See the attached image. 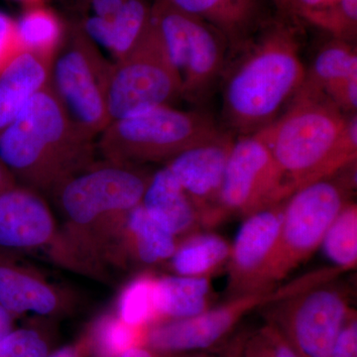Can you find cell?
Wrapping results in <instances>:
<instances>
[{
	"label": "cell",
	"instance_id": "obj_33",
	"mask_svg": "<svg viewBox=\"0 0 357 357\" xmlns=\"http://www.w3.org/2000/svg\"><path fill=\"white\" fill-rule=\"evenodd\" d=\"M22 52L16 34L15 20L0 13V73Z\"/></svg>",
	"mask_w": 357,
	"mask_h": 357
},
{
	"label": "cell",
	"instance_id": "obj_28",
	"mask_svg": "<svg viewBox=\"0 0 357 357\" xmlns=\"http://www.w3.org/2000/svg\"><path fill=\"white\" fill-rule=\"evenodd\" d=\"M148 328L128 325L116 314H107L96 321L89 340L100 357H119L131 347L146 345Z\"/></svg>",
	"mask_w": 357,
	"mask_h": 357
},
{
	"label": "cell",
	"instance_id": "obj_20",
	"mask_svg": "<svg viewBox=\"0 0 357 357\" xmlns=\"http://www.w3.org/2000/svg\"><path fill=\"white\" fill-rule=\"evenodd\" d=\"M51 59L22 52L0 73V134L49 83Z\"/></svg>",
	"mask_w": 357,
	"mask_h": 357
},
{
	"label": "cell",
	"instance_id": "obj_32",
	"mask_svg": "<svg viewBox=\"0 0 357 357\" xmlns=\"http://www.w3.org/2000/svg\"><path fill=\"white\" fill-rule=\"evenodd\" d=\"M326 96L345 115L356 114L357 76L347 77L324 89Z\"/></svg>",
	"mask_w": 357,
	"mask_h": 357
},
{
	"label": "cell",
	"instance_id": "obj_18",
	"mask_svg": "<svg viewBox=\"0 0 357 357\" xmlns=\"http://www.w3.org/2000/svg\"><path fill=\"white\" fill-rule=\"evenodd\" d=\"M178 10L217 28L227 39L229 59L241 50L270 17L264 0H165Z\"/></svg>",
	"mask_w": 357,
	"mask_h": 357
},
{
	"label": "cell",
	"instance_id": "obj_17",
	"mask_svg": "<svg viewBox=\"0 0 357 357\" xmlns=\"http://www.w3.org/2000/svg\"><path fill=\"white\" fill-rule=\"evenodd\" d=\"M178 238L152 218L142 204L128 213L107 257V267L128 269L168 262Z\"/></svg>",
	"mask_w": 357,
	"mask_h": 357
},
{
	"label": "cell",
	"instance_id": "obj_22",
	"mask_svg": "<svg viewBox=\"0 0 357 357\" xmlns=\"http://www.w3.org/2000/svg\"><path fill=\"white\" fill-rule=\"evenodd\" d=\"M231 244L215 232L198 231L178 239L177 248L166 263L174 275L211 278L227 269Z\"/></svg>",
	"mask_w": 357,
	"mask_h": 357
},
{
	"label": "cell",
	"instance_id": "obj_14",
	"mask_svg": "<svg viewBox=\"0 0 357 357\" xmlns=\"http://www.w3.org/2000/svg\"><path fill=\"white\" fill-rule=\"evenodd\" d=\"M236 137L227 131L218 139L187 150L165 164L196 206L203 229L227 220L220 206V192Z\"/></svg>",
	"mask_w": 357,
	"mask_h": 357
},
{
	"label": "cell",
	"instance_id": "obj_3",
	"mask_svg": "<svg viewBox=\"0 0 357 357\" xmlns=\"http://www.w3.org/2000/svg\"><path fill=\"white\" fill-rule=\"evenodd\" d=\"M96 142L70 121L49 83L0 134V159L18 184L51 199L96 161Z\"/></svg>",
	"mask_w": 357,
	"mask_h": 357
},
{
	"label": "cell",
	"instance_id": "obj_35",
	"mask_svg": "<svg viewBox=\"0 0 357 357\" xmlns=\"http://www.w3.org/2000/svg\"><path fill=\"white\" fill-rule=\"evenodd\" d=\"M335 1L337 0H286L283 13L305 21L310 16L330 8Z\"/></svg>",
	"mask_w": 357,
	"mask_h": 357
},
{
	"label": "cell",
	"instance_id": "obj_30",
	"mask_svg": "<svg viewBox=\"0 0 357 357\" xmlns=\"http://www.w3.org/2000/svg\"><path fill=\"white\" fill-rule=\"evenodd\" d=\"M305 22L325 30L335 38L356 43L357 0H337L330 8L310 16Z\"/></svg>",
	"mask_w": 357,
	"mask_h": 357
},
{
	"label": "cell",
	"instance_id": "obj_21",
	"mask_svg": "<svg viewBox=\"0 0 357 357\" xmlns=\"http://www.w3.org/2000/svg\"><path fill=\"white\" fill-rule=\"evenodd\" d=\"M153 2L154 0H126L112 20L86 15L79 23L89 38L107 48L115 61L119 60L146 34L151 25Z\"/></svg>",
	"mask_w": 357,
	"mask_h": 357
},
{
	"label": "cell",
	"instance_id": "obj_9",
	"mask_svg": "<svg viewBox=\"0 0 357 357\" xmlns=\"http://www.w3.org/2000/svg\"><path fill=\"white\" fill-rule=\"evenodd\" d=\"M152 23L182 82V98L203 107L220 84L229 47L217 28L154 0Z\"/></svg>",
	"mask_w": 357,
	"mask_h": 357
},
{
	"label": "cell",
	"instance_id": "obj_12",
	"mask_svg": "<svg viewBox=\"0 0 357 357\" xmlns=\"http://www.w3.org/2000/svg\"><path fill=\"white\" fill-rule=\"evenodd\" d=\"M292 192L261 134L236 136L220 192L225 217L245 218L281 204Z\"/></svg>",
	"mask_w": 357,
	"mask_h": 357
},
{
	"label": "cell",
	"instance_id": "obj_5",
	"mask_svg": "<svg viewBox=\"0 0 357 357\" xmlns=\"http://www.w3.org/2000/svg\"><path fill=\"white\" fill-rule=\"evenodd\" d=\"M227 131L202 109L181 110L167 105L110 122L98 135L96 148L109 161L167 164Z\"/></svg>",
	"mask_w": 357,
	"mask_h": 357
},
{
	"label": "cell",
	"instance_id": "obj_10",
	"mask_svg": "<svg viewBox=\"0 0 357 357\" xmlns=\"http://www.w3.org/2000/svg\"><path fill=\"white\" fill-rule=\"evenodd\" d=\"M182 82L153 23L126 56L112 64L107 110L110 122L167 107L182 98Z\"/></svg>",
	"mask_w": 357,
	"mask_h": 357
},
{
	"label": "cell",
	"instance_id": "obj_43",
	"mask_svg": "<svg viewBox=\"0 0 357 357\" xmlns=\"http://www.w3.org/2000/svg\"><path fill=\"white\" fill-rule=\"evenodd\" d=\"M18 1L24 2V3L29 6H34V4H40L41 3L42 0H18Z\"/></svg>",
	"mask_w": 357,
	"mask_h": 357
},
{
	"label": "cell",
	"instance_id": "obj_36",
	"mask_svg": "<svg viewBox=\"0 0 357 357\" xmlns=\"http://www.w3.org/2000/svg\"><path fill=\"white\" fill-rule=\"evenodd\" d=\"M126 0H81L79 6L86 10V16L109 21L116 15Z\"/></svg>",
	"mask_w": 357,
	"mask_h": 357
},
{
	"label": "cell",
	"instance_id": "obj_23",
	"mask_svg": "<svg viewBox=\"0 0 357 357\" xmlns=\"http://www.w3.org/2000/svg\"><path fill=\"white\" fill-rule=\"evenodd\" d=\"M156 300L159 323L198 316L211 307L210 278L178 275L157 277Z\"/></svg>",
	"mask_w": 357,
	"mask_h": 357
},
{
	"label": "cell",
	"instance_id": "obj_29",
	"mask_svg": "<svg viewBox=\"0 0 357 357\" xmlns=\"http://www.w3.org/2000/svg\"><path fill=\"white\" fill-rule=\"evenodd\" d=\"M13 330L0 340V357H46L51 352L52 335L48 318Z\"/></svg>",
	"mask_w": 357,
	"mask_h": 357
},
{
	"label": "cell",
	"instance_id": "obj_39",
	"mask_svg": "<svg viewBox=\"0 0 357 357\" xmlns=\"http://www.w3.org/2000/svg\"><path fill=\"white\" fill-rule=\"evenodd\" d=\"M119 357H172V354L155 351L147 345H140V347H131Z\"/></svg>",
	"mask_w": 357,
	"mask_h": 357
},
{
	"label": "cell",
	"instance_id": "obj_27",
	"mask_svg": "<svg viewBox=\"0 0 357 357\" xmlns=\"http://www.w3.org/2000/svg\"><path fill=\"white\" fill-rule=\"evenodd\" d=\"M333 266L345 272L357 264V206L349 202L326 230L321 244Z\"/></svg>",
	"mask_w": 357,
	"mask_h": 357
},
{
	"label": "cell",
	"instance_id": "obj_40",
	"mask_svg": "<svg viewBox=\"0 0 357 357\" xmlns=\"http://www.w3.org/2000/svg\"><path fill=\"white\" fill-rule=\"evenodd\" d=\"M14 317L0 304V340L14 330Z\"/></svg>",
	"mask_w": 357,
	"mask_h": 357
},
{
	"label": "cell",
	"instance_id": "obj_31",
	"mask_svg": "<svg viewBox=\"0 0 357 357\" xmlns=\"http://www.w3.org/2000/svg\"><path fill=\"white\" fill-rule=\"evenodd\" d=\"M241 357H299L270 324L246 333Z\"/></svg>",
	"mask_w": 357,
	"mask_h": 357
},
{
	"label": "cell",
	"instance_id": "obj_16",
	"mask_svg": "<svg viewBox=\"0 0 357 357\" xmlns=\"http://www.w3.org/2000/svg\"><path fill=\"white\" fill-rule=\"evenodd\" d=\"M285 201L244 218L227 266L229 298L258 290V281L278 238Z\"/></svg>",
	"mask_w": 357,
	"mask_h": 357
},
{
	"label": "cell",
	"instance_id": "obj_6",
	"mask_svg": "<svg viewBox=\"0 0 357 357\" xmlns=\"http://www.w3.org/2000/svg\"><path fill=\"white\" fill-rule=\"evenodd\" d=\"M356 189V162L328 177L293 192L286 199L280 230L257 289L271 288L321 248L326 230L351 202Z\"/></svg>",
	"mask_w": 357,
	"mask_h": 357
},
{
	"label": "cell",
	"instance_id": "obj_8",
	"mask_svg": "<svg viewBox=\"0 0 357 357\" xmlns=\"http://www.w3.org/2000/svg\"><path fill=\"white\" fill-rule=\"evenodd\" d=\"M344 273V270L333 265L319 268L287 284L229 298V302L211 307L192 318L155 324L148 328L146 345L168 354L208 351L227 340L241 319L253 310H260Z\"/></svg>",
	"mask_w": 357,
	"mask_h": 357
},
{
	"label": "cell",
	"instance_id": "obj_25",
	"mask_svg": "<svg viewBox=\"0 0 357 357\" xmlns=\"http://www.w3.org/2000/svg\"><path fill=\"white\" fill-rule=\"evenodd\" d=\"M354 76H357L356 44L332 37L307 68L304 84L323 91L331 84Z\"/></svg>",
	"mask_w": 357,
	"mask_h": 357
},
{
	"label": "cell",
	"instance_id": "obj_2",
	"mask_svg": "<svg viewBox=\"0 0 357 357\" xmlns=\"http://www.w3.org/2000/svg\"><path fill=\"white\" fill-rule=\"evenodd\" d=\"M153 172L102 160L73 176L51 197L77 271L103 278L107 257L128 213L142 202Z\"/></svg>",
	"mask_w": 357,
	"mask_h": 357
},
{
	"label": "cell",
	"instance_id": "obj_44",
	"mask_svg": "<svg viewBox=\"0 0 357 357\" xmlns=\"http://www.w3.org/2000/svg\"><path fill=\"white\" fill-rule=\"evenodd\" d=\"M81 1V0H79V2Z\"/></svg>",
	"mask_w": 357,
	"mask_h": 357
},
{
	"label": "cell",
	"instance_id": "obj_34",
	"mask_svg": "<svg viewBox=\"0 0 357 357\" xmlns=\"http://www.w3.org/2000/svg\"><path fill=\"white\" fill-rule=\"evenodd\" d=\"M331 357H357V316L351 312L333 345Z\"/></svg>",
	"mask_w": 357,
	"mask_h": 357
},
{
	"label": "cell",
	"instance_id": "obj_37",
	"mask_svg": "<svg viewBox=\"0 0 357 357\" xmlns=\"http://www.w3.org/2000/svg\"><path fill=\"white\" fill-rule=\"evenodd\" d=\"M245 335L246 332L239 333L236 337L231 338L225 345V349L220 352H213V354L206 351L185 352V354H172V357H241Z\"/></svg>",
	"mask_w": 357,
	"mask_h": 357
},
{
	"label": "cell",
	"instance_id": "obj_4",
	"mask_svg": "<svg viewBox=\"0 0 357 357\" xmlns=\"http://www.w3.org/2000/svg\"><path fill=\"white\" fill-rule=\"evenodd\" d=\"M293 192L356 162L357 116L303 83L280 116L258 131Z\"/></svg>",
	"mask_w": 357,
	"mask_h": 357
},
{
	"label": "cell",
	"instance_id": "obj_19",
	"mask_svg": "<svg viewBox=\"0 0 357 357\" xmlns=\"http://www.w3.org/2000/svg\"><path fill=\"white\" fill-rule=\"evenodd\" d=\"M141 204L178 239L203 229L196 206L166 166L153 172Z\"/></svg>",
	"mask_w": 357,
	"mask_h": 357
},
{
	"label": "cell",
	"instance_id": "obj_15",
	"mask_svg": "<svg viewBox=\"0 0 357 357\" xmlns=\"http://www.w3.org/2000/svg\"><path fill=\"white\" fill-rule=\"evenodd\" d=\"M0 304L15 319L26 314L53 319L69 314L77 301L69 289L53 283L13 253L0 250Z\"/></svg>",
	"mask_w": 357,
	"mask_h": 357
},
{
	"label": "cell",
	"instance_id": "obj_7",
	"mask_svg": "<svg viewBox=\"0 0 357 357\" xmlns=\"http://www.w3.org/2000/svg\"><path fill=\"white\" fill-rule=\"evenodd\" d=\"M112 68L79 20L66 23L52 56L49 86L77 130L91 140L110 123L107 89Z\"/></svg>",
	"mask_w": 357,
	"mask_h": 357
},
{
	"label": "cell",
	"instance_id": "obj_42",
	"mask_svg": "<svg viewBox=\"0 0 357 357\" xmlns=\"http://www.w3.org/2000/svg\"><path fill=\"white\" fill-rule=\"evenodd\" d=\"M276 6L278 13H283L286 6V0H270Z\"/></svg>",
	"mask_w": 357,
	"mask_h": 357
},
{
	"label": "cell",
	"instance_id": "obj_13",
	"mask_svg": "<svg viewBox=\"0 0 357 357\" xmlns=\"http://www.w3.org/2000/svg\"><path fill=\"white\" fill-rule=\"evenodd\" d=\"M40 249L70 269L69 245L46 198L16 184L0 196V250L15 253Z\"/></svg>",
	"mask_w": 357,
	"mask_h": 357
},
{
	"label": "cell",
	"instance_id": "obj_26",
	"mask_svg": "<svg viewBox=\"0 0 357 357\" xmlns=\"http://www.w3.org/2000/svg\"><path fill=\"white\" fill-rule=\"evenodd\" d=\"M156 281L154 274L143 272L122 288L116 305V314L122 321L136 326L159 323Z\"/></svg>",
	"mask_w": 357,
	"mask_h": 357
},
{
	"label": "cell",
	"instance_id": "obj_11",
	"mask_svg": "<svg viewBox=\"0 0 357 357\" xmlns=\"http://www.w3.org/2000/svg\"><path fill=\"white\" fill-rule=\"evenodd\" d=\"M337 279L260 309L264 310L266 323L299 357H331L340 331L354 311L349 291L337 284Z\"/></svg>",
	"mask_w": 357,
	"mask_h": 357
},
{
	"label": "cell",
	"instance_id": "obj_1",
	"mask_svg": "<svg viewBox=\"0 0 357 357\" xmlns=\"http://www.w3.org/2000/svg\"><path fill=\"white\" fill-rule=\"evenodd\" d=\"M306 70L301 21L283 13L270 16L225 66L220 82L223 128L241 136L270 126L302 86Z\"/></svg>",
	"mask_w": 357,
	"mask_h": 357
},
{
	"label": "cell",
	"instance_id": "obj_41",
	"mask_svg": "<svg viewBox=\"0 0 357 357\" xmlns=\"http://www.w3.org/2000/svg\"><path fill=\"white\" fill-rule=\"evenodd\" d=\"M16 184H18L17 181L0 159V196Z\"/></svg>",
	"mask_w": 357,
	"mask_h": 357
},
{
	"label": "cell",
	"instance_id": "obj_24",
	"mask_svg": "<svg viewBox=\"0 0 357 357\" xmlns=\"http://www.w3.org/2000/svg\"><path fill=\"white\" fill-rule=\"evenodd\" d=\"M15 25L23 52H32L52 59L62 40L66 23L40 3L27 6L22 15L15 20Z\"/></svg>",
	"mask_w": 357,
	"mask_h": 357
},
{
	"label": "cell",
	"instance_id": "obj_38",
	"mask_svg": "<svg viewBox=\"0 0 357 357\" xmlns=\"http://www.w3.org/2000/svg\"><path fill=\"white\" fill-rule=\"evenodd\" d=\"M91 347V340L84 337L75 344L66 345L57 351L50 352L46 357H84Z\"/></svg>",
	"mask_w": 357,
	"mask_h": 357
}]
</instances>
